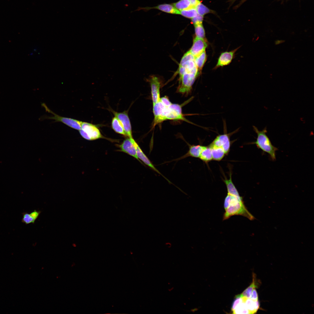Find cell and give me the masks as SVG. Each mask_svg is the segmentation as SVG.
<instances>
[{"label":"cell","mask_w":314,"mask_h":314,"mask_svg":"<svg viewBox=\"0 0 314 314\" xmlns=\"http://www.w3.org/2000/svg\"><path fill=\"white\" fill-rule=\"evenodd\" d=\"M224 207L225 212L223 220L235 215H241L251 220L254 219L247 209L241 196L238 197L227 193L224 200Z\"/></svg>","instance_id":"1"},{"label":"cell","mask_w":314,"mask_h":314,"mask_svg":"<svg viewBox=\"0 0 314 314\" xmlns=\"http://www.w3.org/2000/svg\"><path fill=\"white\" fill-rule=\"evenodd\" d=\"M253 128L257 134V138L255 141L250 144H255L258 148L268 154L273 160H275L276 159V152L278 149L272 144L267 135L266 128H264L262 131H259L254 126H253Z\"/></svg>","instance_id":"2"},{"label":"cell","mask_w":314,"mask_h":314,"mask_svg":"<svg viewBox=\"0 0 314 314\" xmlns=\"http://www.w3.org/2000/svg\"><path fill=\"white\" fill-rule=\"evenodd\" d=\"M161 117L163 122L167 120H181L189 122L184 117L181 106L177 104L172 103L169 106H165L163 110Z\"/></svg>","instance_id":"3"},{"label":"cell","mask_w":314,"mask_h":314,"mask_svg":"<svg viewBox=\"0 0 314 314\" xmlns=\"http://www.w3.org/2000/svg\"><path fill=\"white\" fill-rule=\"evenodd\" d=\"M195 58L189 51L184 54L179 65L178 72L179 76L185 73H192L198 75L199 72L195 62Z\"/></svg>","instance_id":"4"},{"label":"cell","mask_w":314,"mask_h":314,"mask_svg":"<svg viewBox=\"0 0 314 314\" xmlns=\"http://www.w3.org/2000/svg\"><path fill=\"white\" fill-rule=\"evenodd\" d=\"M79 132L81 136L87 140H93L104 138L95 125L87 122H82L81 129Z\"/></svg>","instance_id":"5"},{"label":"cell","mask_w":314,"mask_h":314,"mask_svg":"<svg viewBox=\"0 0 314 314\" xmlns=\"http://www.w3.org/2000/svg\"><path fill=\"white\" fill-rule=\"evenodd\" d=\"M198 75L192 73H185L179 76L180 83L178 89V92L188 94L192 89V86Z\"/></svg>","instance_id":"6"},{"label":"cell","mask_w":314,"mask_h":314,"mask_svg":"<svg viewBox=\"0 0 314 314\" xmlns=\"http://www.w3.org/2000/svg\"><path fill=\"white\" fill-rule=\"evenodd\" d=\"M42 106L47 112L53 115L52 117H48L47 118L48 119H53L56 122H62L71 128L76 130L79 131L81 129L82 122L73 119L60 116L51 111L44 103L42 104Z\"/></svg>","instance_id":"7"},{"label":"cell","mask_w":314,"mask_h":314,"mask_svg":"<svg viewBox=\"0 0 314 314\" xmlns=\"http://www.w3.org/2000/svg\"><path fill=\"white\" fill-rule=\"evenodd\" d=\"M231 144L230 135L225 133L217 136L208 146L210 147L222 148L224 150L226 155H227L230 150Z\"/></svg>","instance_id":"8"},{"label":"cell","mask_w":314,"mask_h":314,"mask_svg":"<svg viewBox=\"0 0 314 314\" xmlns=\"http://www.w3.org/2000/svg\"><path fill=\"white\" fill-rule=\"evenodd\" d=\"M115 116L117 117L122 123L126 136L129 138H133L131 125L128 112H117L112 111Z\"/></svg>","instance_id":"9"},{"label":"cell","mask_w":314,"mask_h":314,"mask_svg":"<svg viewBox=\"0 0 314 314\" xmlns=\"http://www.w3.org/2000/svg\"><path fill=\"white\" fill-rule=\"evenodd\" d=\"M133 138H126L119 145V147L121 151L130 155L142 163L138 158L135 147L133 142Z\"/></svg>","instance_id":"10"},{"label":"cell","mask_w":314,"mask_h":314,"mask_svg":"<svg viewBox=\"0 0 314 314\" xmlns=\"http://www.w3.org/2000/svg\"><path fill=\"white\" fill-rule=\"evenodd\" d=\"M151 87V95L153 104L158 101L160 99V83L158 78L155 76H152L149 80Z\"/></svg>","instance_id":"11"},{"label":"cell","mask_w":314,"mask_h":314,"mask_svg":"<svg viewBox=\"0 0 314 314\" xmlns=\"http://www.w3.org/2000/svg\"><path fill=\"white\" fill-rule=\"evenodd\" d=\"M133 142L135 147L138 158L139 160L142 161V162L144 163L145 165L149 167L152 169L159 174L161 175L167 180L169 183H170L171 182L165 177V176H164L154 166V165L151 162L148 158L145 155L144 153L140 147L134 139L133 140Z\"/></svg>","instance_id":"12"},{"label":"cell","mask_w":314,"mask_h":314,"mask_svg":"<svg viewBox=\"0 0 314 314\" xmlns=\"http://www.w3.org/2000/svg\"><path fill=\"white\" fill-rule=\"evenodd\" d=\"M205 39L195 38L192 45L189 51L196 57L205 51L207 44Z\"/></svg>","instance_id":"13"},{"label":"cell","mask_w":314,"mask_h":314,"mask_svg":"<svg viewBox=\"0 0 314 314\" xmlns=\"http://www.w3.org/2000/svg\"><path fill=\"white\" fill-rule=\"evenodd\" d=\"M237 49H236L231 51H226L222 53L219 58L215 68L229 64L232 61L234 53Z\"/></svg>","instance_id":"14"},{"label":"cell","mask_w":314,"mask_h":314,"mask_svg":"<svg viewBox=\"0 0 314 314\" xmlns=\"http://www.w3.org/2000/svg\"><path fill=\"white\" fill-rule=\"evenodd\" d=\"M152 9H158L163 12L171 14L179 15L180 14V11L176 9L172 5L168 4H160L151 7L139 8L138 10H147Z\"/></svg>","instance_id":"15"},{"label":"cell","mask_w":314,"mask_h":314,"mask_svg":"<svg viewBox=\"0 0 314 314\" xmlns=\"http://www.w3.org/2000/svg\"><path fill=\"white\" fill-rule=\"evenodd\" d=\"M189 147V150L187 153L184 156L176 159V160L181 159L189 156L199 158L201 151L205 147V146L200 145H190Z\"/></svg>","instance_id":"16"},{"label":"cell","mask_w":314,"mask_h":314,"mask_svg":"<svg viewBox=\"0 0 314 314\" xmlns=\"http://www.w3.org/2000/svg\"><path fill=\"white\" fill-rule=\"evenodd\" d=\"M41 213V211H38L36 210H34L30 213L23 212L22 213V222L26 224L31 223L34 224Z\"/></svg>","instance_id":"17"},{"label":"cell","mask_w":314,"mask_h":314,"mask_svg":"<svg viewBox=\"0 0 314 314\" xmlns=\"http://www.w3.org/2000/svg\"><path fill=\"white\" fill-rule=\"evenodd\" d=\"M231 175V172L229 174V179H228L225 177L223 180L226 186L227 193L238 197H240L237 190L233 182Z\"/></svg>","instance_id":"18"},{"label":"cell","mask_w":314,"mask_h":314,"mask_svg":"<svg viewBox=\"0 0 314 314\" xmlns=\"http://www.w3.org/2000/svg\"><path fill=\"white\" fill-rule=\"evenodd\" d=\"M111 125L112 129L116 133L126 136L122 123L119 119L115 116L112 119Z\"/></svg>","instance_id":"19"},{"label":"cell","mask_w":314,"mask_h":314,"mask_svg":"<svg viewBox=\"0 0 314 314\" xmlns=\"http://www.w3.org/2000/svg\"><path fill=\"white\" fill-rule=\"evenodd\" d=\"M210 147L211 149L212 159L213 160L220 161L226 155L224 150L222 148Z\"/></svg>","instance_id":"20"},{"label":"cell","mask_w":314,"mask_h":314,"mask_svg":"<svg viewBox=\"0 0 314 314\" xmlns=\"http://www.w3.org/2000/svg\"><path fill=\"white\" fill-rule=\"evenodd\" d=\"M199 158L206 163L211 161L212 160L211 148L209 146H205Z\"/></svg>","instance_id":"21"},{"label":"cell","mask_w":314,"mask_h":314,"mask_svg":"<svg viewBox=\"0 0 314 314\" xmlns=\"http://www.w3.org/2000/svg\"><path fill=\"white\" fill-rule=\"evenodd\" d=\"M207 59V55L204 51L195 58V62L199 72L201 70Z\"/></svg>","instance_id":"22"},{"label":"cell","mask_w":314,"mask_h":314,"mask_svg":"<svg viewBox=\"0 0 314 314\" xmlns=\"http://www.w3.org/2000/svg\"><path fill=\"white\" fill-rule=\"evenodd\" d=\"M253 275L252 283L241 294L243 296L247 298H250L253 289L258 286V283L256 281L255 274H253Z\"/></svg>","instance_id":"23"},{"label":"cell","mask_w":314,"mask_h":314,"mask_svg":"<svg viewBox=\"0 0 314 314\" xmlns=\"http://www.w3.org/2000/svg\"><path fill=\"white\" fill-rule=\"evenodd\" d=\"M172 5L180 11L193 8L189 0H180L176 3H173Z\"/></svg>","instance_id":"24"},{"label":"cell","mask_w":314,"mask_h":314,"mask_svg":"<svg viewBox=\"0 0 314 314\" xmlns=\"http://www.w3.org/2000/svg\"><path fill=\"white\" fill-rule=\"evenodd\" d=\"M195 8L198 14L203 16L208 13H214L213 10L209 9L201 2L196 6Z\"/></svg>","instance_id":"25"},{"label":"cell","mask_w":314,"mask_h":314,"mask_svg":"<svg viewBox=\"0 0 314 314\" xmlns=\"http://www.w3.org/2000/svg\"><path fill=\"white\" fill-rule=\"evenodd\" d=\"M195 30L196 37L205 39V31L202 23L194 24Z\"/></svg>","instance_id":"26"},{"label":"cell","mask_w":314,"mask_h":314,"mask_svg":"<svg viewBox=\"0 0 314 314\" xmlns=\"http://www.w3.org/2000/svg\"><path fill=\"white\" fill-rule=\"evenodd\" d=\"M180 11V15L184 17L191 19L196 16L198 14L195 8H194Z\"/></svg>","instance_id":"27"},{"label":"cell","mask_w":314,"mask_h":314,"mask_svg":"<svg viewBox=\"0 0 314 314\" xmlns=\"http://www.w3.org/2000/svg\"><path fill=\"white\" fill-rule=\"evenodd\" d=\"M233 312V314H250L244 302L238 305Z\"/></svg>","instance_id":"28"},{"label":"cell","mask_w":314,"mask_h":314,"mask_svg":"<svg viewBox=\"0 0 314 314\" xmlns=\"http://www.w3.org/2000/svg\"><path fill=\"white\" fill-rule=\"evenodd\" d=\"M246 297L243 296L241 294L236 296L231 307V310L233 311L237 307L242 303L244 302Z\"/></svg>","instance_id":"29"},{"label":"cell","mask_w":314,"mask_h":314,"mask_svg":"<svg viewBox=\"0 0 314 314\" xmlns=\"http://www.w3.org/2000/svg\"><path fill=\"white\" fill-rule=\"evenodd\" d=\"M204 19V16L200 15L198 14L195 17L191 19V21L194 24L202 23Z\"/></svg>","instance_id":"30"},{"label":"cell","mask_w":314,"mask_h":314,"mask_svg":"<svg viewBox=\"0 0 314 314\" xmlns=\"http://www.w3.org/2000/svg\"><path fill=\"white\" fill-rule=\"evenodd\" d=\"M190 1L191 5L192 6L195 8L196 6L200 2H201L199 0H189Z\"/></svg>","instance_id":"31"},{"label":"cell","mask_w":314,"mask_h":314,"mask_svg":"<svg viewBox=\"0 0 314 314\" xmlns=\"http://www.w3.org/2000/svg\"><path fill=\"white\" fill-rule=\"evenodd\" d=\"M284 40H276L275 42V44L276 45L278 44L283 42H284Z\"/></svg>","instance_id":"32"},{"label":"cell","mask_w":314,"mask_h":314,"mask_svg":"<svg viewBox=\"0 0 314 314\" xmlns=\"http://www.w3.org/2000/svg\"><path fill=\"white\" fill-rule=\"evenodd\" d=\"M236 0H231L230 1H231V3H234Z\"/></svg>","instance_id":"33"},{"label":"cell","mask_w":314,"mask_h":314,"mask_svg":"<svg viewBox=\"0 0 314 314\" xmlns=\"http://www.w3.org/2000/svg\"><path fill=\"white\" fill-rule=\"evenodd\" d=\"M245 0H243V1H242V2H241V3H242V2H244V1H245Z\"/></svg>","instance_id":"34"}]
</instances>
